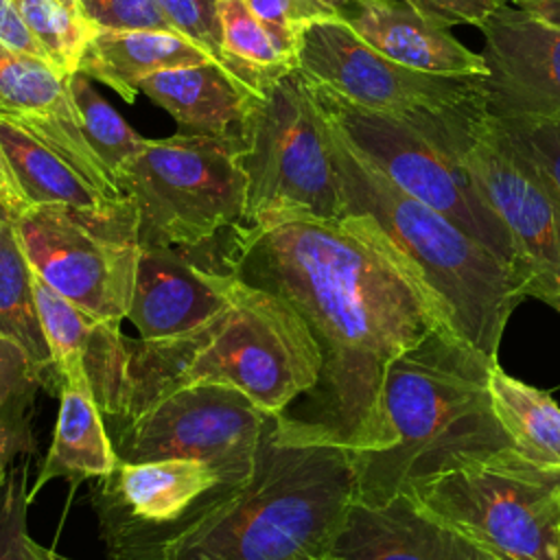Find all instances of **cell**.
I'll use <instances>...</instances> for the list:
<instances>
[{
  "mask_svg": "<svg viewBox=\"0 0 560 560\" xmlns=\"http://www.w3.org/2000/svg\"><path fill=\"white\" fill-rule=\"evenodd\" d=\"M481 33L488 74L477 83L488 114L560 120V31L499 0Z\"/></svg>",
  "mask_w": 560,
  "mask_h": 560,
  "instance_id": "2e32d148",
  "label": "cell"
},
{
  "mask_svg": "<svg viewBox=\"0 0 560 560\" xmlns=\"http://www.w3.org/2000/svg\"><path fill=\"white\" fill-rule=\"evenodd\" d=\"M241 147V140L186 133L147 140L116 171L140 247H192L238 225L247 195Z\"/></svg>",
  "mask_w": 560,
  "mask_h": 560,
  "instance_id": "52a82bcc",
  "label": "cell"
},
{
  "mask_svg": "<svg viewBox=\"0 0 560 560\" xmlns=\"http://www.w3.org/2000/svg\"><path fill=\"white\" fill-rule=\"evenodd\" d=\"M330 556L335 560H492V553L409 492L381 505L352 501Z\"/></svg>",
  "mask_w": 560,
  "mask_h": 560,
  "instance_id": "ac0fdd59",
  "label": "cell"
},
{
  "mask_svg": "<svg viewBox=\"0 0 560 560\" xmlns=\"http://www.w3.org/2000/svg\"><path fill=\"white\" fill-rule=\"evenodd\" d=\"M0 144L28 206L63 203L74 208L107 210L125 201H109L70 162L24 129L2 118Z\"/></svg>",
  "mask_w": 560,
  "mask_h": 560,
  "instance_id": "cb8c5ba5",
  "label": "cell"
},
{
  "mask_svg": "<svg viewBox=\"0 0 560 560\" xmlns=\"http://www.w3.org/2000/svg\"><path fill=\"white\" fill-rule=\"evenodd\" d=\"M431 22L453 28L457 24H472L483 28L488 18L499 7V0H405Z\"/></svg>",
  "mask_w": 560,
  "mask_h": 560,
  "instance_id": "d590c367",
  "label": "cell"
},
{
  "mask_svg": "<svg viewBox=\"0 0 560 560\" xmlns=\"http://www.w3.org/2000/svg\"><path fill=\"white\" fill-rule=\"evenodd\" d=\"M313 560H335V558L328 553V556H319V558H313Z\"/></svg>",
  "mask_w": 560,
  "mask_h": 560,
  "instance_id": "bcb514c9",
  "label": "cell"
},
{
  "mask_svg": "<svg viewBox=\"0 0 560 560\" xmlns=\"http://www.w3.org/2000/svg\"><path fill=\"white\" fill-rule=\"evenodd\" d=\"M328 129L343 214L374 221L433 300L442 322L497 361L505 324L527 298L523 276L451 219L398 188L330 120Z\"/></svg>",
  "mask_w": 560,
  "mask_h": 560,
  "instance_id": "5b68a950",
  "label": "cell"
},
{
  "mask_svg": "<svg viewBox=\"0 0 560 560\" xmlns=\"http://www.w3.org/2000/svg\"><path fill=\"white\" fill-rule=\"evenodd\" d=\"M13 4L44 46L48 61L59 72L74 74L85 46L98 28L57 0H13Z\"/></svg>",
  "mask_w": 560,
  "mask_h": 560,
  "instance_id": "f546056e",
  "label": "cell"
},
{
  "mask_svg": "<svg viewBox=\"0 0 560 560\" xmlns=\"http://www.w3.org/2000/svg\"><path fill=\"white\" fill-rule=\"evenodd\" d=\"M35 560H72V558H66V556H59L57 551L48 549V547H42L37 542V551H35Z\"/></svg>",
  "mask_w": 560,
  "mask_h": 560,
  "instance_id": "ab89813d",
  "label": "cell"
},
{
  "mask_svg": "<svg viewBox=\"0 0 560 560\" xmlns=\"http://www.w3.org/2000/svg\"><path fill=\"white\" fill-rule=\"evenodd\" d=\"M0 335L15 341L42 370L46 389L59 394V376L35 304L33 267L24 254L13 219L0 230Z\"/></svg>",
  "mask_w": 560,
  "mask_h": 560,
  "instance_id": "d4e9b609",
  "label": "cell"
},
{
  "mask_svg": "<svg viewBox=\"0 0 560 560\" xmlns=\"http://www.w3.org/2000/svg\"><path fill=\"white\" fill-rule=\"evenodd\" d=\"M221 63L256 92L298 70V35L262 22L243 0H219Z\"/></svg>",
  "mask_w": 560,
  "mask_h": 560,
  "instance_id": "603a6c76",
  "label": "cell"
},
{
  "mask_svg": "<svg viewBox=\"0 0 560 560\" xmlns=\"http://www.w3.org/2000/svg\"><path fill=\"white\" fill-rule=\"evenodd\" d=\"M223 234L228 271L291 304L319 346V381L287 416L354 453L372 448L387 365L444 324L433 300L363 214L238 223Z\"/></svg>",
  "mask_w": 560,
  "mask_h": 560,
  "instance_id": "6da1fadb",
  "label": "cell"
},
{
  "mask_svg": "<svg viewBox=\"0 0 560 560\" xmlns=\"http://www.w3.org/2000/svg\"><path fill=\"white\" fill-rule=\"evenodd\" d=\"M339 15L387 59L438 77H486L481 52L466 48L405 0H350Z\"/></svg>",
  "mask_w": 560,
  "mask_h": 560,
  "instance_id": "d6986e66",
  "label": "cell"
},
{
  "mask_svg": "<svg viewBox=\"0 0 560 560\" xmlns=\"http://www.w3.org/2000/svg\"><path fill=\"white\" fill-rule=\"evenodd\" d=\"M238 162L247 177L241 225L343 217L328 120L298 70L260 92Z\"/></svg>",
  "mask_w": 560,
  "mask_h": 560,
  "instance_id": "ba28073f",
  "label": "cell"
},
{
  "mask_svg": "<svg viewBox=\"0 0 560 560\" xmlns=\"http://www.w3.org/2000/svg\"><path fill=\"white\" fill-rule=\"evenodd\" d=\"M118 462L120 457L92 394L88 374L61 381L52 442L33 488L28 490V501L57 477L74 483L103 479L118 466Z\"/></svg>",
  "mask_w": 560,
  "mask_h": 560,
  "instance_id": "44dd1931",
  "label": "cell"
},
{
  "mask_svg": "<svg viewBox=\"0 0 560 560\" xmlns=\"http://www.w3.org/2000/svg\"><path fill=\"white\" fill-rule=\"evenodd\" d=\"M171 26L199 44L212 59L221 61L219 0H158Z\"/></svg>",
  "mask_w": 560,
  "mask_h": 560,
  "instance_id": "836d02e7",
  "label": "cell"
},
{
  "mask_svg": "<svg viewBox=\"0 0 560 560\" xmlns=\"http://www.w3.org/2000/svg\"><path fill=\"white\" fill-rule=\"evenodd\" d=\"M0 201L13 212V217L28 208V201L18 186V179H15L13 168L4 155L2 144H0Z\"/></svg>",
  "mask_w": 560,
  "mask_h": 560,
  "instance_id": "74e56055",
  "label": "cell"
},
{
  "mask_svg": "<svg viewBox=\"0 0 560 560\" xmlns=\"http://www.w3.org/2000/svg\"><path fill=\"white\" fill-rule=\"evenodd\" d=\"M262 22L300 33L311 22L339 15L335 7L324 0H243Z\"/></svg>",
  "mask_w": 560,
  "mask_h": 560,
  "instance_id": "e575fe53",
  "label": "cell"
},
{
  "mask_svg": "<svg viewBox=\"0 0 560 560\" xmlns=\"http://www.w3.org/2000/svg\"><path fill=\"white\" fill-rule=\"evenodd\" d=\"M68 77L48 59L13 52L0 44V118L70 162L109 201H122L116 175L81 129Z\"/></svg>",
  "mask_w": 560,
  "mask_h": 560,
  "instance_id": "e0dca14e",
  "label": "cell"
},
{
  "mask_svg": "<svg viewBox=\"0 0 560 560\" xmlns=\"http://www.w3.org/2000/svg\"><path fill=\"white\" fill-rule=\"evenodd\" d=\"M28 503L26 466H18L0 492V560H35L37 542L26 529Z\"/></svg>",
  "mask_w": 560,
  "mask_h": 560,
  "instance_id": "1f68e13d",
  "label": "cell"
},
{
  "mask_svg": "<svg viewBox=\"0 0 560 560\" xmlns=\"http://www.w3.org/2000/svg\"><path fill=\"white\" fill-rule=\"evenodd\" d=\"M308 88L326 118L352 149L368 158L407 195L451 219L521 273L508 228L479 192L459 153L464 114L483 96L457 109L409 118L370 112L324 88Z\"/></svg>",
  "mask_w": 560,
  "mask_h": 560,
  "instance_id": "8992f818",
  "label": "cell"
},
{
  "mask_svg": "<svg viewBox=\"0 0 560 560\" xmlns=\"http://www.w3.org/2000/svg\"><path fill=\"white\" fill-rule=\"evenodd\" d=\"M219 236L192 247H140L127 311L140 339L184 335L230 304L238 278L221 260Z\"/></svg>",
  "mask_w": 560,
  "mask_h": 560,
  "instance_id": "9a60e30c",
  "label": "cell"
},
{
  "mask_svg": "<svg viewBox=\"0 0 560 560\" xmlns=\"http://www.w3.org/2000/svg\"><path fill=\"white\" fill-rule=\"evenodd\" d=\"M409 494L497 560H560V464L508 446Z\"/></svg>",
  "mask_w": 560,
  "mask_h": 560,
  "instance_id": "9c48e42d",
  "label": "cell"
},
{
  "mask_svg": "<svg viewBox=\"0 0 560 560\" xmlns=\"http://www.w3.org/2000/svg\"><path fill=\"white\" fill-rule=\"evenodd\" d=\"M11 219H13V212H11V210L0 201V230H2V225H4V223H9Z\"/></svg>",
  "mask_w": 560,
  "mask_h": 560,
  "instance_id": "7bdbcfd3",
  "label": "cell"
},
{
  "mask_svg": "<svg viewBox=\"0 0 560 560\" xmlns=\"http://www.w3.org/2000/svg\"><path fill=\"white\" fill-rule=\"evenodd\" d=\"M59 4H63L68 11H72L74 15H81V18H85L83 15V11H81V2L79 0H57Z\"/></svg>",
  "mask_w": 560,
  "mask_h": 560,
  "instance_id": "60d3db41",
  "label": "cell"
},
{
  "mask_svg": "<svg viewBox=\"0 0 560 560\" xmlns=\"http://www.w3.org/2000/svg\"><path fill=\"white\" fill-rule=\"evenodd\" d=\"M540 300H542L547 306H551L553 311L560 313V293H549V295H542Z\"/></svg>",
  "mask_w": 560,
  "mask_h": 560,
  "instance_id": "b9f144b4",
  "label": "cell"
},
{
  "mask_svg": "<svg viewBox=\"0 0 560 560\" xmlns=\"http://www.w3.org/2000/svg\"><path fill=\"white\" fill-rule=\"evenodd\" d=\"M138 92L166 109L179 133L241 142L260 96L217 59L153 72L138 81Z\"/></svg>",
  "mask_w": 560,
  "mask_h": 560,
  "instance_id": "ffe728a7",
  "label": "cell"
},
{
  "mask_svg": "<svg viewBox=\"0 0 560 560\" xmlns=\"http://www.w3.org/2000/svg\"><path fill=\"white\" fill-rule=\"evenodd\" d=\"M459 153L514 241L527 298L560 293V195L505 138L483 98L464 114Z\"/></svg>",
  "mask_w": 560,
  "mask_h": 560,
  "instance_id": "7c38bea8",
  "label": "cell"
},
{
  "mask_svg": "<svg viewBox=\"0 0 560 560\" xmlns=\"http://www.w3.org/2000/svg\"><path fill=\"white\" fill-rule=\"evenodd\" d=\"M219 486L221 475L199 459L118 462L92 492L107 560L173 534Z\"/></svg>",
  "mask_w": 560,
  "mask_h": 560,
  "instance_id": "5bb4252c",
  "label": "cell"
},
{
  "mask_svg": "<svg viewBox=\"0 0 560 560\" xmlns=\"http://www.w3.org/2000/svg\"><path fill=\"white\" fill-rule=\"evenodd\" d=\"M68 85L88 142L116 175V171L144 147L147 138L136 133L125 118L92 88L90 77L74 72L68 77Z\"/></svg>",
  "mask_w": 560,
  "mask_h": 560,
  "instance_id": "f1b7e54d",
  "label": "cell"
},
{
  "mask_svg": "<svg viewBox=\"0 0 560 560\" xmlns=\"http://www.w3.org/2000/svg\"><path fill=\"white\" fill-rule=\"evenodd\" d=\"M488 359L446 324L431 328L385 370L378 440L352 451L354 501L381 505L413 486L512 446L490 400Z\"/></svg>",
  "mask_w": 560,
  "mask_h": 560,
  "instance_id": "277c9868",
  "label": "cell"
},
{
  "mask_svg": "<svg viewBox=\"0 0 560 560\" xmlns=\"http://www.w3.org/2000/svg\"><path fill=\"white\" fill-rule=\"evenodd\" d=\"M210 59L199 44L177 31H98L85 46L77 72L114 88L133 103L140 79Z\"/></svg>",
  "mask_w": 560,
  "mask_h": 560,
  "instance_id": "7402d4cb",
  "label": "cell"
},
{
  "mask_svg": "<svg viewBox=\"0 0 560 560\" xmlns=\"http://www.w3.org/2000/svg\"><path fill=\"white\" fill-rule=\"evenodd\" d=\"M98 31H175L158 0H79Z\"/></svg>",
  "mask_w": 560,
  "mask_h": 560,
  "instance_id": "d6a6232c",
  "label": "cell"
},
{
  "mask_svg": "<svg viewBox=\"0 0 560 560\" xmlns=\"http://www.w3.org/2000/svg\"><path fill=\"white\" fill-rule=\"evenodd\" d=\"M501 2L516 7L518 11H523L525 15H529L532 20H536L547 28L560 31V0H501Z\"/></svg>",
  "mask_w": 560,
  "mask_h": 560,
  "instance_id": "f35d334b",
  "label": "cell"
},
{
  "mask_svg": "<svg viewBox=\"0 0 560 560\" xmlns=\"http://www.w3.org/2000/svg\"><path fill=\"white\" fill-rule=\"evenodd\" d=\"M492 560H497V558H492Z\"/></svg>",
  "mask_w": 560,
  "mask_h": 560,
  "instance_id": "7dc6e473",
  "label": "cell"
},
{
  "mask_svg": "<svg viewBox=\"0 0 560 560\" xmlns=\"http://www.w3.org/2000/svg\"><path fill=\"white\" fill-rule=\"evenodd\" d=\"M352 448L287 413L269 416L254 472L214 488L173 534L109 560H313L354 501Z\"/></svg>",
  "mask_w": 560,
  "mask_h": 560,
  "instance_id": "3957f363",
  "label": "cell"
},
{
  "mask_svg": "<svg viewBox=\"0 0 560 560\" xmlns=\"http://www.w3.org/2000/svg\"><path fill=\"white\" fill-rule=\"evenodd\" d=\"M83 368L112 429L201 383L236 387L269 416L284 413L317 385L322 352L291 304L238 280L219 315L177 337L131 339L118 322H96Z\"/></svg>",
  "mask_w": 560,
  "mask_h": 560,
  "instance_id": "7a4b0ae2",
  "label": "cell"
},
{
  "mask_svg": "<svg viewBox=\"0 0 560 560\" xmlns=\"http://www.w3.org/2000/svg\"><path fill=\"white\" fill-rule=\"evenodd\" d=\"M324 2H328L330 7H335L337 11H341V9H343V7H346L350 0H324Z\"/></svg>",
  "mask_w": 560,
  "mask_h": 560,
  "instance_id": "ee69618b",
  "label": "cell"
},
{
  "mask_svg": "<svg viewBox=\"0 0 560 560\" xmlns=\"http://www.w3.org/2000/svg\"><path fill=\"white\" fill-rule=\"evenodd\" d=\"M298 72L308 85L357 107L409 118L457 109L481 96L477 77H438L387 59L341 15L311 22L298 33Z\"/></svg>",
  "mask_w": 560,
  "mask_h": 560,
  "instance_id": "4fadbf2b",
  "label": "cell"
},
{
  "mask_svg": "<svg viewBox=\"0 0 560 560\" xmlns=\"http://www.w3.org/2000/svg\"><path fill=\"white\" fill-rule=\"evenodd\" d=\"M46 387L42 370L9 337L0 335V464L35 448V394Z\"/></svg>",
  "mask_w": 560,
  "mask_h": 560,
  "instance_id": "4316f807",
  "label": "cell"
},
{
  "mask_svg": "<svg viewBox=\"0 0 560 560\" xmlns=\"http://www.w3.org/2000/svg\"><path fill=\"white\" fill-rule=\"evenodd\" d=\"M269 413L241 389L219 383L179 387L109 431L120 462L199 459L223 486L243 483L256 466Z\"/></svg>",
  "mask_w": 560,
  "mask_h": 560,
  "instance_id": "8fae6325",
  "label": "cell"
},
{
  "mask_svg": "<svg viewBox=\"0 0 560 560\" xmlns=\"http://www.w3.org/2000/svg\"><path fill=\"white\" fill-rule=\"evenodd\" d=\"M488 387L494 416L512 446L532 459L560 464V405L547 392L510 376L499 363Z\"/></svg>",
  "mask_w": 560,
  "mask_h": 560,
  "instance_id": "484cf974",
  "label": "cell"
},
{
  "mask_svg": "<svg viewBox=\"0 0 560 560\" xmlns=\"http://www.w3.org/2000/svg\"><path fill=\"white\" fill-rule=\"evenodd\" d=\"M13 223L39 278L98 322L127 319L140 256L136 214L127 199L107 210L28 206Z\"/></svg>",
  "mask_w": 560,
  "mask_h": 560,
  "instance_id": "30bf717a",
  "label": "cell"
},
{
  "mask_svg": "<svg viewBox=\"0 0 560 560\" xmlns=\"http://www.w3.org/2000/svg\"><path fill=\"white\" fill-rule=\"evenodd\" d=\"M497 118V116H494ZM505 138L560 195V120L497 118Z\"/></svg>",
  "mask_w": 560,
  "mask_h": 560,
  "instance_id": "4dcf8cb0",
  "label": "cell"
},
{
  "mask_svg": "<svg viewBox=\"0 0 560 560\" xmlns=\"http://www.w3.org/2000/svg\"><path fill=\"white\" fill-rule=\"evenodd\" d=\"M7 466L4 464H0V492H2V488H4V481H7Z\"/></svg>",
  "mask_w": 560,
  "mask_h": 560,
  "instance_id": "f6af8a7d",
  "label": "cell"
},
{
  "mask_svg": "<svg viewBox=\"0 0 560 560\" xmlns=\"http://www.w3.org/2000/svg\"><path fill=\"white\" fill-rule=\"evenodd\" d=\"M35 304L42 322V330L52 357L55 372L61 381L85 374L83 357L90 343L92 328L98 319L90 317L74 302L52 289L44 278L33 271Z\"/></svg>",
  "mask_w": 560,
  "mask_h": 560,
  "instance_id": "83f0119b",
  "label": "cell"
},
{
  "mask_svg": "<svg viewBox=\"0 0 560 560\" xmlns=\"http://www.w3.org/2000/svg\"><path fill=\"white\" fill-rule=\"evenodd\" d=\"M0 44L13 52L48 59L44 46L37 42L13 0H0Z\"/></svg>",
  "mask_w": 560,
  "mask_h": 560,
  "instance_id": "8d00e7d4",
  "label": "cell"
}]
</instances>
